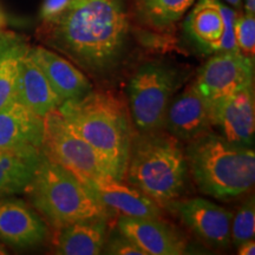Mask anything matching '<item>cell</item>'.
<instances>
[{"label":"cell","mask_w":255,"mask_h":255,"mask_svg":"<svg viewBox=\"0 0 255 255\" xmlns=\"http://www.w3.org/2000/svg\"><path fill=\"white\" fill-rule=\"evenodd\" d=\"M130 28L129 0H71L39 32L46 45L79 68L104 75L126 55Z\"/></svg>","instance_id":"obj_1"},{"label":"cell","mask_w":255,"mask_h":255,"mask_svg":"<svg viewBox=\"0 0 255 255\" xmlns=\"http://www.w3.org/2000/svg\"><path fill=\"white\" fill-rule=\"evenodd\" d=\"M58 111L79 136L101 156L111 176L123 181L133 137L127 107L110 92L91 90L63 102Z\"/></svg>","instance_id":"obj_2"},{"label":"cell","mask_w":255,"mask_h":255,"mask_svg":"<svg viewBox=\"0 0 255 255\" xmlns=\"http://www.w3.org/2000/svg\"><path fill=\"white\" fill-rule=\"evenodd\" d=\"M184 155L189 174L202 194L228 201L248 193L254 186L253 146L234 144L209 130L188 142Z\"/></svg>","instance_id":"obj_3"},{"label":"cell","mask_w":255,"mask_h":255,"mask_svg":"<svg viewBox=\"0 0 255 255\" xmlns=\"http://www.w3.org/2000/svg\"><path fill=\"white\" fill-rule=\"evenodd\" d=\"M188 164L181 142L163 130L133 133L126 175L127 182L167 207L180 199L188 183Z\"/></svg>","instance_id":"obj_4"},{"label":"cell","mask_w":255,"mask_h":255,"mask_svg":"<svg viewBox=\"0 0 255 255\" xmlns=\"http://www.w3.org/2000/svg\"><path fill=\"white\" fill-rule=\"evenodd\" d=\"M24 193L41 218L56 229L78 220L111 216L81 178L43 154Z\"/></svg>","instance_id":"obj_5"},{"label":"cell","mask_w":255,"mask_h":255,"mask_svg":"<svg viewBox=\"0 0 255 255\" xmlns=\"http://www.w3.org/2000/svg\"><path fill=\"white\" fill-rule=\"evenodd\" d=\"M178 87L177 72L164 64L145 63L136 70L128 94L130 117L137 132L163 130L165 111Z\"/></svg>","instance_id":"obj_6"},{"label":"cell","mask_w":255,"mask_h":255,"mask_svg":"<svg viewBox=\"0 0 255 255\" xmlns=\"http://www.w3.org/2000/svg\"><path fill=\"white\" fill-rule=\"evenodd\" d=\"M41 154L50 161L63 165L81 180L110 175L101 156L70 128L58 109L44 116Z\"/></svg>","instance_id":"obj_7"},{"label":"cell","mask_w":255,"mask_h":255,"mask_svg":"<svg viewBox=\"0 0 255 255\" xmlns=\"http://www.w3.org/2000/svg\"><path fill=\"white\" fill-rule=\"evenodd\" d=\"M238 14L221 0H197L184 19V31L207 53L239 51L234 34Z\"/></svg>","instance_id":"obj_8"},{"label":"cell","mask_w":255,"mask_h":255,"mask_svg":"<svg viewBox=\"0 0 255 255\" xmlns=\"http://www.w3.org/2000/svg\"><path fill=\"white\" fill-rule=\"evenodd\" d=\"M254 59L239 51L214 53L200 69L194 82L212 105L229 95L253 85Z\"/></svg>","instance_id":"obj_9"},{"label":"cell","mask_w":255,"mask_h":255,"mask_svg":"<svg viewBox=\"0 0 255 255\" xmlns=\"http://www.w3.org/2000/svg\"><path fill=\"white\" fill-rule=\"evenodd\" d=\"M167 208L210 248L223 250L231 245V210L202 197H180Z\"/></svg>","instance_id":"obj_10"},{"label":"cell","mask_w":255,"mask_h":255,"mask_svg":"<svg viewBox=\"0 0 255 255\" xmlns=\"http://www.w3.org/2000/svg\"><path fill=\"white\" fill-rule=\"evenodd\" d=\"M44 117L18 100L0 110V151L38 157L41 155Z\"/></svg>","instance_id":"obj_11"},{"label":"cell","mask_w":255,"mask_h":255,"mask_svg":"<svg viewBox=\"0 0 255 255\" xmlns=\"http://www.w3.org/2000/svg\"><path fill=\"white\" fill-rule=\"evenodd\" d=\"M213 128L212 108L195 82L174 96L165 111L163 130L180 142H190Z\"/></svg>","instance_id":"obj_12"},{"label":"cell","mask_w":255,"mask_h":255,"mask_svg":"<svg viewBox=\"0 0 255 255\" xmlns=\"http://www.w3.org/2000/svg\"><path fill=\"white\" fill-rule=\"evenodd\" d=\"M213 128L227 141L238 145L253 146L255 133L254 88L229 95L210 105Z\"/></svg>","instance_id":"obj_13"},{"label":"cell","mask_w":255,"mask_h":255,"mask_svg":"<svg viewBox=\"0 0 255 255\" xmlns=\"http://www.w3.org/2000/svg\"><path fill=\"white\" fill-rule=\"evenodd\" d=\"M49 227L33 207L15 197H0V241L14 248H30L45 241Z\"/></svg>","instance_id":"obj_14"},{"label":"cell","mask_w":255,"mask_h":255,"mask_svg":"<svg viewBox=\"0 0 255 255\" xmlns=\"http://www.w3.org/2000/svg\"><path fill=\"white\" fill-rule=\"evenodd\" d=\"M119 232L138 245L146 255L187 253L188 241L182 233L161 218H131L121 215Z\"/></svg>","instance_id":"obj_15"},{"label":"cell","mask_w":255,"mask_h":255,"mask_svg":"<svg viewBox=\"0 0 255 255\" xmlns=\"http://www.w3.org/2000/svg\"><path fill=\"white\" fill-rule=\"evenodd\" d=\"M109 212L131 218H161L162 209L154 200L131 184H124L110 175L82 180Z\"/></svg>","instance_id":"obj_16"},{"label":"cell","mask_w":255,"mask_h":255,"mask_svg":"<svg viewBox=\"0 0 255 255\" xmlns=\"http://www.w3.org/2000/svg\"><path fill=\"white\" fill-rule=\"evenodd\" d=\"M30 53L41 69L60 101L79 98L92 90V85L84 72L71 60L45 46H28Z\"/></svg>","instance_id":"obj_17"},{"label":"cell","mask_w":255,"mask_h":255,"mask_svg":"<svg viewBox=\"0 0 255 255\" xmlns=\"http://www.w3.org/2000/svg\"><path fill=\"white\" fill-rule=\"evenodd\" d=\"M108 218L83 219L57 228L55 253L59 255L102 254L108 233Z\"/></svg>","instance_id":"obj_18"},{"label":"cell","mask_w":255,"mask_h":255,"mask_svg":"<svg viewBox=\"0 0 255 255\" xmlns=\"http://www.w3.org/2000/svg\"><path fill=\"white\" fill-rule=\"evenodd\" d=\"M15 100L41 117L62 104L46 76L28 53V45L20 60Z\"/></svg>","instance_id":"obj_19"},{"label":"cell","mask_w":255,"mask_h":255,"mask_svg":"<svg viewBox=\"0 0 255 255\" xmlns=\"http://www.w3.org/2000/svg\"><path fill=\"white\" fill-rule=\"evenodd\" d=\"M195 0H132L133 11L144 26L165 32L174 27Z\"/></svg>","instance_id":"obj_20"},{"label":"cell","mask_w":255,"mask_h":255,"mask_svg":"<svg viewBox=\"0 0 255 255\" xmlns=\"http://www.w3.org/2000/svg\"><path fill=\"white\" fill-rule=\"evenodd\" d=\"M40 156L24 157L0 151V197L24 193L33 176Z\"/></svg>","instance_id":"obj_21"},{"label":"cell","mask_w":255,"mask_h":255,"mask_svg":"<svg viewBox=\"0 0 255 255\" xmlns=\"http://www.w3.org/2000/svg\"><path fill=\"white\" fill-rule=\"evenodd\" d=\"M27 44L14 39L0 49V110L17 98L20 60Z\"/></svg>","instance_id":"obj_22"},{"label":"cell","mask_w":255,"mask_h":255,"mask_svg":"<svg viewBox=\"0 0 255 255\" xmlns=\"http://www.w3.org/2000/svg\"><path fill=\"white\" fill-rule=\"evenodd\" d=\"M255 235V201L248 196L244 203L233 213L231 223V244L238 247L242 242L252 240Z\"/></svg>","instance_id":"obj_23"},{"label":"cell","mask_w":255,"mask_h":255,"mask_svg":"<svg viewBox=\"0 0 255 255\" xmlns=\"http://www.w3.org/2000/svg\"><path fill=\"white\" fill-rule=\"evenodd\" d=\"M235 43L239 52L254 59L255 55V14L241 12L234 25Z\"/></svg>","instance_id":"obj_24"},{"label":"cell","mask_w":255,"mask_h":255,"mask_svg":"<svg viewBox=\"0 0 255 255\" xmlns=\"http://www.w3.org/2000/svg\"><path fill=\"white\" fill-rule=\"evenodd\" d=\"M102 254L109 255H146L138 245L122 233L115 234L110 239L105 240Z\"/></svg>","instance_id":"obj_25"},{"label":"cell","mask_w":255,"mask_h":255,"mask_svg":"<svg viewBox=\"0 0 255 255\" xmlns=\"http://www.w3.org/2000/svg\"><path fill=\"white\" fill-rule=\"evenodd\" d=\"M71 0H44L40 8V19L43 21H50L58 17L68 7Z\"/></svg>","instance_id":"obj_26"},{"label":"cell","mask_w":255,"mask_h":255,"mask_svg":"<svg viewBox=\"0 0 255 255\" xmlns=\"http://www.w3.org/2000/svg\"><path fill=\"white\" fill-rule=\"evenodd\" d=\"M239 255H254L255 254V242L254 239L242 242L238 246Z\"/></svg>","instance_id":"obj_27"},{"label":"cell","mask_w":255,"mask_h":255,"mask_svg":"<svg viewBox=\"0 0 255 255\" xmlns=\"http://www.w3.org/2000/svg\"><path fill=\"white\" fill-rule=\"evenodd\" d=\"M14 39H17L14 34H12L11 32L5 31L4 28H0V49H1L2 46H5L6 44L13 41Z\"/></svg>","instance_id":"obj_28"},{"label":"cell","mask_w":255,"mask_h":255,"mask_svg":"<svg viewBox=\"0 0 255 255\" xmlns=\"http://www.w3.org/2000/svg\"><path fill=\"white\" fill-rule=\"evenodd\" d=\"M221 1L234 8L238 13L244 12V0H221Z\"/></svg>","instance_id":"obj_29"},{"label":"cell","mask_w":255,"mask_h":255,"mask_svg":"<svg viewBox=\"0 0 255 255\" xmlns=\"http://www.w3.org/2000/svg\"><path fill=\"white\" fill-rule=\"evenodd\" d=\"M244 12L248 14H255V0H244Z\"/></svg>","instance_id":"obj_30"},{"label":"cell","mask_w":255,"mask_h":255,"mask_svg":"<svg viewBox=\"0 0 255 255\" xmlns=\"http://www.w3.org/2000/svg\"><path fill=\"white\" fill-rule=\"evenodd\" d=\"M6 26V15L2 9L0 8V28H4Z\"/></svg>","instance_id":"obj_31"},{"label":"cell","mask_w":255,"mask_h":255,"mask_svg":"<svg viewBox=\"0 0 255 255\" xmlns=\"http://www.w3.org/2000/svg\"><path fill=\"white\" fill-rule=\"evenodd\" d=\"M5 254H8V252L6 250L5 245L0 241V255H5Z\"/></svg>","instance_id":"obj_32"}]
</instances>
